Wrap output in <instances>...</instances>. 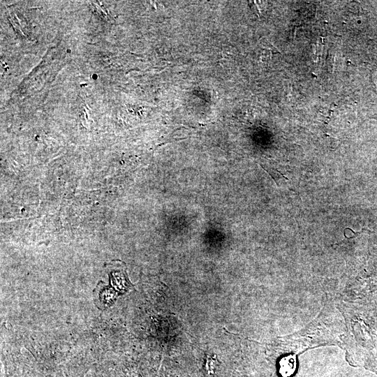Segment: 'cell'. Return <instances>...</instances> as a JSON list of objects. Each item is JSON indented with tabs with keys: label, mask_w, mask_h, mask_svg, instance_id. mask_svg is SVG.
I'll return each instance as SVG.
<instances>
[{
	"label": "cell",
	"mask_w": 377,
	"mask_h": 377,
	"mask_svg": "<svg viewBox=\"0 0 377 377\" xmlns=\"http://www.w3.org/2000/svg\"><path fill=\"white\" fill-rule=\"evenodd\" d=\"M214 362V361L212 360V357H209V359L207 361L205 367L206 375H209V376L214 375L215 370V365Z\"/></svg>",
	"instance_id": "1"
},
{
	"label": "cell",
	"mask_w": 377,
	"mask_h": 377,
	"mask_svg": "<svg viewBox=\"0 0 377 377\" xmlns=\"http://www.w3.org/2000/svg\"><path fill=\"white\" fill-rule=\"evenodd\" d=\"M265 41H263L261 40V43L263 45V46H264L265 48H267V50H270L271 52L273 51V50H278L277 49L275 48V47H274L270 43L269 40H267L266 38H265Z\"/></svg>",
	"instance_id": "2"
}]
</instances>
